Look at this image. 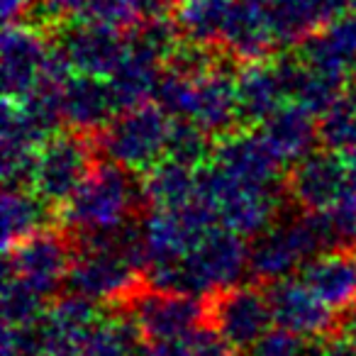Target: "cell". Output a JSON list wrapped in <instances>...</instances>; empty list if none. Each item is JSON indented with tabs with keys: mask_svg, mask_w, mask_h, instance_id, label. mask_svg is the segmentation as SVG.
<instances>
[{
	"mask_svg": "<svg viewBox=\"0 0 356 356\" xmlns=\"http://www.w3.org/2000/svg\"><path fill=\"white\" fill-rule=\"evenodd\" d=\"M71 261L74 252L69 247V239L51 229H42L17 242L15 247L6 249V271L22 276L49 298L61 286H66Z\"/></svg>",
	"mask_w": 356,
	"mask_h": 356,
	"instance_id": "5bb4252c",
	"label": "cell"
},
{
	"mask_svg": "<svg viewBox=\"0 0 356 356\" xmlns=\"http://www.w3.org/2000/svg\"><path fill=\"white\" fill-rule=\"evenodd\" d=\"M98 302L76 293H66L54 300L40 320L44 337V356H74L83 334L100 320Z\"/></svg>",
	"mask_w": 356,
	"mask_h": 356,
	"instance_id": "7402d4cb",
	"label": "cell"
},
{
	"mask_svg": "<svg viewBox=\"0 0 356 356\" xmlns=\"http://www.w3.org/2000/svg\"><path fill=\"white\" fill-rule=\"evenodd\" d=\"M239 120L244 124H261L283 103H288L286 83L276 59L247 61L237 71Z\"/></svg>",
	"mask_w": 356,
	"mask_h": 356,
	"instance_id": "603a6c76",
	"label": "cell"
},
{
	"mask_svg": "<svg viewBox=\"0 0 356 356\" xmlns=\"http://www.w3.org/2000/svg\"><path fill=\"white\" fill-rule=\"evenodd\" d=\"M354 249H356V247H354ZM354 257H356V252H354Z\"/></svg>",
	"mask_w": 356,
	"mask_h": 356,
	"instance_id": "7dc6e473",
	"label": "cell"
},
{
	"mask_svg": "<svg viewBox=\"0 0 356 356\" xmlns=\"http://www.w3.org/2000/svg\"><path fill=\"white\" fill-rule=\"evenodd\" d=\"M139 198L142 186L134 173L105 159L61 205V225L81 239L113 232L132 222Z\"/></svg>",
	"mask_w": 356,
	"mask_h": 356,
	"instance_id": "3957f363",
	"label": "cell"
},
{
	"mask_svg": "<svg viewBox=\"0 0 356 356\" xmlns=\"http://www.w3.org/2000/svg\"><path fill=\"white\" fill-rule=\"evenodd\" d=\"M215 152L213 134L205 132L195 122L184 118H173L171 132L166 142V159H173L178 163H186L191 168H203L210 163Z\"/></svg>",
	"mask_w": 356,
	"mask_h": 356,
	"instance_id": "e575fe53",
	"label": "cell"
},
{
	"mask_svg": "<svg viewBox=\"0 0 356 356\" xmlns=\"http://www.w3.org/2000/svg\"><path fill=\"white\" fill-rule=\"evenodd\" d=\"M332 249H341L325 210H302L296 218L276 220L249 244V276L273 283L296 276L307 261Z\"/></svg>",
	"mask_w": 356,
	"mask_h": 356,
	"instance_id": "7a4b0ae2",
	"label": "cell"
},
{
	"mask_svg": "<svg viewBox=\"0 0 356 356\" xmlns=\"http://www.w3.org/2000/svg\"><path fill=\"white\" fill-rule=\"evenodd\" d=\"M154 351L156 356H239V351H234L210 325H203L193 334L173 341V344L154 346Z\"/></svg>",
	"mask_w": 356,
	"mask_h": 356,
	"instance_id": "8d00e7d4",
	"label": "cell"
},
{
	"mask_svg": "<svg viewBox=\"0 0 356 356\" xmlns=\"http://www.w3.org/2000/svg\"><path fill=\"white\" fill-rule=\"evenodd\" d=\"M247 273V237L218 222L193 244V249L184 259L149 266L142 278L149 288L156 291L208 298L244 283Z\"/></svg>",
	"mask_w": 356,
	"mask_h": 356,
	"instance_id": "6da1fadb",
	"label": "cell"
},
{
	"mask_svg": "<svg viewBox=\"0 0 356 356\" xmlns=\"http://www.w3.org/2000/svg\"><path fill=\"white\" fill-rule=\"evenodd\" d=\"M278 44L298 47L307 35L346 10V0H266Z\"/></svg>",
	"mask_w": 356,
	"mask_h": 356,
	"instance_id": "83f0119b",
	"label": "cell"
},
{
	"mask_svg": "<svg viewBox=\"0 0 356 356\" xmlns=\"http://www.w3.org/2000/svg\"><path fill=\"white\" fill-rule=\"evenodd\" d=\"M74 356H156V351L129 315H108L86 332Z\"/></svg>",
	"mask_w": 356,
	"mask_h": 356,
	"instance_id": "4dcf8cb0",
	"label": "cell"
},
{
	"mask_svg": "<svg viewBox=\"0 0 356 356\" xmlns=\"http://www.w3.org/2000/svg\"><path fill=\"white\" fill-rule=\"evenodd\" d=\"M317 139L320 147L337 154H346L356 147V100L346 90L317 118Z\"/></svg>",
	"mask_w": 356,
	"mask_h": 356,
	"instance_id": "d590c367",
	"label": "cell"
},
{
	"mask_svg": "<svg viewBox=\"0 0 356 356\" xmlns=\"http://www.w3.org/2000/svg\"><path fill=\"white\" fill-rule=\"evenodd\" d=\"M51 208L42 195L32 188H6L0 200V234L3 249L15 247L17 242L47 229L51 222Z\"/></svg>",
	"mask_w": 356,
	"mask_h": 356,
	"instance_id": "1f68e13d",
	"label": "cell"
},
{
	"mask_svg": "<svg viewBox=\"0 0 356 356\" xmlns=\"http://www.w3.org/2000/svg\"><path fill=\"white\" fill-rule=\"evenodd\" d=\"M139 225H142L149 268L184 259L193 249V244L213 225H218V220L200 200H195L186 208H152Z\"/></svg>",
	"mask_w": 356,
	"mask_h": 356,
	"instance_id": "8fae6325",
	"label": "cell"
},
{
	"mask_svg": "<svg viewBox=\"0 0 356 356\" xmlns=\"http://www.w3.org/2000/svg\"><path fill=\"white\" fill-rule=\"evenodd\" d=\"M344 161H346V171H349V186L356 191V147L344 154Z\"/></svg>",
	"mask_w": 356,
	"mask_h": 356,
	"instance_id": "7bdbcfd3",
	"label": "cell"
},
{
	"mask_svg": "<svg viewBox=\"0 0 356 356\" xmlns=\"http://www.w3.org/2000/svg\"><path fill=\"white\" fill-rule=\"evenodd\" d=\"M122 113L108 79L71 74L61 83V120L83 134H100Z\"/></svg>",
	"mask_w": 356,
	"mask_h": 356,
	"instance_id": "d6986e66",
	"label": "cell"
},
{
	"mask_svg": "<svg viewBox=\"0 0 356 356\" xmlns=\"http://www.w3.org/2000/svg\"><path fill=\"white\" fill-rule=\"evenodd\" d=\"M305 64L346 79L356 66V10L341 13L296 47Z\"/></svg>",
	"mask_w": 356,
	"mask_h": 356,
	"instance_id": "44dd1931",
	"label": "cell"
},
{
	"mask_svg": "<svg viewBox=\"0 0 356 356\" xmlns=\"http://www.w3.org/2000/svg\"><path fill=\"white\" fill-rule=\"evenodd\" d=\"M346 93L356 100V66L349 71V76H346Z\"/></svg>",
	"mask_w": 356,
	"mask_h": 356,
	"instance_id": "ee69618b",
	"label": "cell"
},
{
	"mask_svg": "<svg viewBox=\"0 0 356 356\" xmlns=\"http://www.w3.org/2000/svg\"><path fill=\"white\" fill-rule=\"evenodd\" d=\"M320 341L322 339H305L281 327H273L249 349V356H317Z\"/></svg>",
	"mask_w": 356,
	"mask_h": 356,
	"instance_id": "74e56055",
	"label": "cell"
},
{
	"mask_svg": "<svg viewBox=\"0 0 356 356\" xmlns=\"http://www.w3.org/2000/svg\"><path fill=\"white\" fill-rule=\"evenodd\" d=\"M32 10H42L44 22L88 20L132 30L142 22L139 0H37Z\"/></svg>",
	"mask_w": 356,
	"mask_h": 356,
	"instance_id": "f1b7e54d",
	"label": "cell"
},
{
	"mask_svg": "<svg viewBox=\"0 0 356 356\" xmlns=\"http://www.w3.org/2000/svg\"><path fill=\"white\" fill-rule=\"evenodd\" d=\"M332 229L337 234L339 247H356V191L346 188L330 208L325 210Z\"/></svg>",
	"mask_w": 356,
	"mask_h": 356,
	"instance_id": "f35d334b",
	"label": "cell"
},
{
	"mask_svg": "<svg viewBox=\"0 0 356 356\" xmlns=\"http://www.w3.org/2000/svg\"><path fill=\"white\" fill-rule=\"evenodd\" d=\"M220 225L242 237H257L271 227L281 210V193L271 186L234 181L213 161L198 168V198Z\"/></svg>",
	"mask_w": 356,
	"mask_h": 356,
	"instance_id": "5b68a950",
	"label": "cell"
},
{
	"mask_svg": "<svg viewBox=\"0 0 356 356\" xmlns=\"http://www.w3.org/2000/svg\"><path fill=\"white\" fill-rule=\"evenodd\" d=\"M95 166L93 144L83 132H54L40 147L30 188L51 205H64Z\"/></svg>",
	"mask_w": 356,
	"mask_h": 356,
	"instance_id": "ba28073f",
	"label": "cell"
},
{
	"mask_svg": "<svg viewBox=\"0 0 356 356\" xmlns=\"http://www.w3.org/2000/svg\"><path fill=\"white\" fill-rule=\"evenodd\" d=\"M139 276L134 264L115 252L103 239H83V247L74 254L66 291L83 296L93 302H127L137 293Z\"/></svg>",
	"mask_w": 356,
	"mask_h": 356,
	"instance_id": "52a82bcc",
	"label": "cell"
},
{
	"mask_svg": "<svg viewBox=\"0 0 356 356\" xmlns=\"http://www.w3.org/2000/svg\"><path fill=\"white\" fill-rule=\"evenodd\" d=\"M210 161L222 168L234 181L252 186L278 188L283 178V163L271 152L261 132H227L218 137Z\"/></svg>",
	"mask_w": 356,
	"mask_h": 356,
	"instance_id": "ac0fdd59",
	"label": "cell"
},
{
	"mask_svg": "<svg viewBox=\"0 0 356 356\" xmlns=\"http://www.w3.org/2000/svg\"><path fill=\"white\" fill-rule=\"evenodd\" d=\"M229 8L232 0H176L171 20L184 40L213 47L222 40Z\"/></svg>",
	"mask_w": 356,
	"mask_h": 356,
	"instance_id": "d6a6232c",
	"label": "cell"
},
{
	"mask_svg": "<svg viewBox=\"0 0 356 356\" xmlns=\"http://www.w3.org/2000/svg\"><path fill=\"white\" fill-rule=\"evenodd\" d=\"M171 118H184L213 137L232 132L239 120L237 76L225 64H215L200 76H184L166 69L154 95Z\"/></svg>",
	"mask_w": 356,
	"mask_h": 356,
	"instance_id": "277c9868",
	"label": "cell"
},
{
	"mask_svg": "<svg viewBox=\"0 0 356 356\" xmlns=\"http://www.w3.org/2000/svg\"><path fill=\"white\" fill-rule=\"evenodd\" d=\"M37 0H0V15L6 22H15L20 17L30 15Z\"/></svg>",
	"mask_w": 356,
	"mask_h": 356,
	"instance_id": "60d3db41",
	"label": "cell"
},
{
	"mask_svg": "<svg viewBox=\"0 0 356 356\" xmlns=\"http://www.w3.org/2000/svg\"><path fill=\"white\" fill-rule=\"evenodd\" d=\"M54 47L74 74L110 79L127 51V37L105 22L71 20L56 30Z\"/></svg>",
	"mask_w": 356,
	"mask_h": 356,
	"instance_id": "7c38bea8",
	"label": "cell"
},
{
	"mask_svg": "<svg viewBox=\"0 0 356 356\" xmlns=\"http://www.w3.org/2000/svg\"><path fill=\"white\" fill-rule=\"evenodd\" d=\"M127 307V315L139 327L142 337L154 346L173 344L208 325L203 298L188 293H166L147 286L129 298Z\"/></svg>",
	"mask_w": 356,
	"mask_h": 356,
	"instance_id": "9c48e42d",
	"label": "cell"
},
{
	"mask_svg": "<svg viewBox=\"0 0 356 356\" xmlns=\"http://www.w3.org/2000/svg\"><path fill=\"white\" fill-rule=\"evenodd\" d=\"M346 8H349V10H356V0H346Z\"/></svg>",
	"mask_w": 356,
	"mask_h": 356,
	"instance_id": "f6af8a7d",
	"label": "cell"
},
{
	"mask_svg": "<svg viewBox=\"0 0 356 356\" xmlns=\"http://www.w3.org/2000/svg\"><path fill=\"white\" fill-rule=\"evenodd\" d=\"M276 64L283 76V83H286L288 100L310 110L315 118H320L346 90V79L315 69V66L305 64L298 54L278 56Z\"/></svg>",
	"mask_w": 356,
	"mask_h": 356,
	"instance_id": "4316f807",
	"label": "cell"
},
{
	"mask_svg": "<svg viewBox=\"0 0 356 356\" xmlns=\"http://www.w3.org/2000/svg\"><path fill=\"white\" fill-rule=\"evenodd\" d=\"M320 356H356V346L346 334L325 337L320 346Z\"/></svg>",
	"mask_w": 356,
	"mask_h": 356,
	"instance_id": "ab89813d",
	"label": "cell"
},
{
	"mask_svg": "<svg viewBox=\"0 0 356 356\" xmlns=\"http://www.w3.org/2000/svg\"><path fill=\"white\" fill-rule=\"evenodd\" d=\"M173 118L159 103L127 108L98 134V149L108 161L144 173L166 159V142Z\"/></svg>",
	"mask_w": 356,
	"mask_h": 356,
	"instance_id": "8992f818",
	"label": "cell"
},
{
	"mask_svg": "<svg viewBox=\"0 0 356 356\" xmlns=\"http://www.w3.org/2000/svg\"><path fill=\"white\" fill-rule=\"evenodd\" d=\"M0 305H3V325L25 327L42 320L49 307V296L17 273L3 271Z\"/></svg>",
	"mask_w": 356,
	"mask_h": 356,
	"instance_id": "836d02e7",
	"label": "cell"
},
{
	"mask_svg": "<svg viewBox=\"0 0 356 356\" xmlns=\"http://www.w3.org/2000/svg\"><path fill=\"white\" fill-rule=\"evenodd\" d=\"M220 47L242 64L268 59L278 47V37L266 6L259 0H232Z\"/></svg>",
	"mask_w": 356,
	"mask_h": 356,
	"instance_id": "ffe728a7",
	"label": "cell"
},
{
	"mask_svg": "<svg viewBox=\"0 0 356 356\" xmlns=\"http://www.w3.org/2000/svg\"><path fill=\"white\" fill-rule=\"evenodd\" d=\"M286 188L300 210H327L349 188L344 154L325 147L312 149L291 166Z\"/></svg>",
	"mask_w": 356,
	"mask_h": 356,
	"instance_id": "9a60e30c",
	"label": "cell"
},
{
	"mask_svg": "<svg viewBox=\"0 0 356 356\" xmlns=\"http://www.w3.org/2000/svg\"><path fill=\"white\" fill-rule=\"evenodd\" d=\"M273 325L305 339H325L334 330V310L307 288L300 276H288L266 286Z\"/></svg>",
	"mask_w": 356,
	"mask_h": 356,
	"instance_id": "2e32d148",
	"label": "cell"
},
{
	"mask_svg": "<svg viewBox=\"0 0 356 356\" xmlns=\"http://www.w3.org/2000/svg\"><path fill=\"white\" fill-rule=\"evenodd\" d=\"M139 186L149 208H186L198 198V168L161 159L142 173Z\"/></svg>",
	"mask_w": 356,
	"mask_h": 356,
	"instance_id": "f546056e",
	"label": "cell"
},
{
	"mask_svg": "<svg viewBox=\"0 0 356 356\" xmlns=\"http://www.w3.org/2000/svg\"><path fill=\"white\" fill-rule=\"evenodd\" d=\"M51 49H54V42L47 40L37 22H8L0 42L6 98H22L42 83L51 59Z\"/></svg>",
	"mask_w": 356,
	"mask_h": 356,
	"instance_id": "4fadbf2b",
	"label": "cell"
},
{
	"mask_svg": "<svg viewBox=\"0 0 356 356\" xmlns=\"http://www.w3.org/2000/svg\"><path fill=\"white\" fill-rule=\"evenodd\" d=\"M49 137L17 100L6 98L0 118V173L6 188H30L35 156Z\"/></svg>",
	"mask_w": 356,
	"mask_h": 356,
	"instance_id": "e0dca14e",
	"label": "cell"
},
{
	"mask_svg": "<svg viewBox=\"0 0 356 356\" xmlns=\"http://www.w3.org/2000/svg\"><path fill=\"white\" fill-rule=\"evenodd\" d=\"M298 276L307 283L320 300L334 312H346L356 305V257L344 249H332L300 268Z\"/></svg>",
	"mask_w": 356,
	"mask_h": 356,
	"instance_id": "d4e9b609",
	"label": "cell"
},
{
	"mask_svg": "<svg viewBox=\"0 0 356 356\" xmlns=\"http://www.w3.org/2000/svg\"><path fill=\"white\" fill-rule=\"evenodd\" d=\"M208 325L234 351H249L268 330L276 327L268 291L239 283L218 293L208 307Z\"/></svg>",
	"mask_w": 356,
	"mask_h": 356,
	"instance_id": "30bf717a",
	"label": "cell"
},
{
	"mask_svg": "<svg viewBox=\"0 0 356 356\" xmlns=\"http://www.w3.org/2000/svg\"><path fill=\"white\" fill-rule=\"evenodd\" d=\"M163 71H166V61L161 56H156L137 40L127 37V51L108 79L120 100V108L127 110L152 103L159 83H161Z\"/></svg>",
	"mask_w": 356,
	"mask_h": 356,
	"instance_id": "484cf974",
	"label": "cell"
},
{
	"mask_svg": "<svg viewBox=\"0 0 356 356\" xmlns=\"http://www.w3.org/2000/svg\"><path fill=\"white\" fill-rule=\"evenodd\" d=\"M320 346H322V341H320ZM317 356H320V354H317Z\"/></svg>",
	"mask_w": 356,
	"mask_h": 356,
	"instance_id": "bcb514c9",
	"label": "cell"
},
{
	"mask_svg": "<svg viewBox=\"0 0 356 356\" xmlns=\"http://www.w3.org/2000/svg\"><path fill=\"white\" fill-rule=\"evenodd\" d=\"M259 132H261V137L266 139V144L283 166H293L305 154H310L315 144H320L317 118L302 105L293 103V100L283 103L271 118L264 120L259 124Z\"/></svg>",
	"mask_w": 356,
	"mask_h": 356,
	"instance_id": "cb8c5ba5",
	"label": "cell"
},
{
	"mask_svg": "<svg viewBox=\"0 0 356 356\" xmlns=\"http://www.w3.org/2000/svg\"><path fill=\"white\" fill-rule=\"evenodd\" d=\"M344 325H341V334H346L351 339V344L356 346V305L351 310L344 312Z\"/></svg>",
	"mask_w": 356,
	"mask_h": 356,
	"instance_id": "b9f144b4",
	"label": "cell"
}]
</instances>
